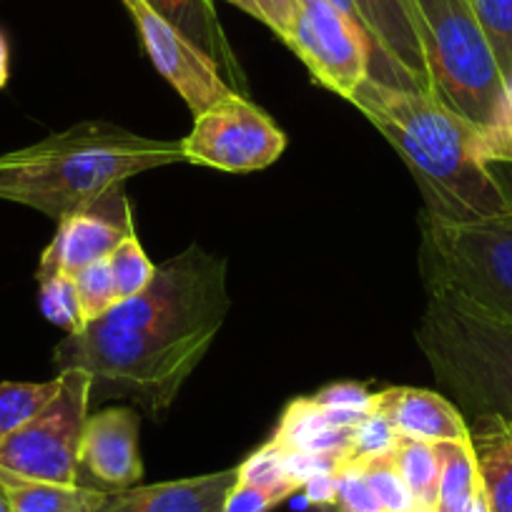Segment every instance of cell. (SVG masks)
I'll return each instance as SVG.
<instances>
[{
    "instance_id": "277c9868",
    "label": "cell",
    "mask_w": 512,
    "mask_h": 512,
    "mask_svg": "<svg viewBox=\"0 0 512 512\" xmlns=\"http://www.w3.org/2000/svg\"><path fill=\"white\" fill-rule=\"evenodd\" d=\"M417 344L437 382L472 417L512 427V319L440 282H427Z\"/></svg>"
},
{
    "instance_id": "44dd1931",
    "label": "cell",
    "mask_w": 512,
    "mask_h": 512,
    "mask_svg": "<svg viewBox=\"0 0 512 512\" xmlns=\"http://www.w3.org/2000/svg\"><path fill=\"white\" fill-rule=\"evenodd\" d=\"M392 457L397 462L402 480L410 487L415 505L420 512H437V495H440V457L435 445L410 437L397 435Z\"/></svg>"
},
{
    "instance_id": "ac0fdd59",
    "label": "cell",
    "mask_w": 512,
    "mask_h": 512,
    "mask_svg": "<svg viewBox=\"0 0 512 512\" xmlns=\"http://www.w3.org/2000/svg\"><path fill=\"white\" fill-rule=\"evenodd\" d=\"M149 3L166 21L174 23L186 38H191L201 51L214 58L229 86L236 83L239 93L246 91V78L229 41H226V33L221 28L219 16H216L214 0H149Z\"/></svg>"
},
{
    "instance_id": "1f68e13d",
    "label": "cell",
    "mask_w": 512,
    "mask_h": 512,
    "mask_svg": "<svg viewBox=\"0 0 512 512\" xmlns=\"http://www.w3.org/2000/svg\"><path fill=\"white\" fill-rule=\"evenodd\" d=\"M226 3H231L239 11H244L246 16L264 23L269 31L277 33V38L287 43L289 33H292L297 0H226Z\"/></svg>"
},
{
    "instance_id": "ba28073f",
    "label": "cell",
    "mask_w": 512,
    "mask_h": 512,
    "mask_svg": "<svg viewBox=\"0 0 512 512\" xmlns=\"http://www.w3.org/2000/svg\"><path fill=\"white\" fill-rule=\"evenodd\" d=\"M181 149L186 164L211 166L226 174H251L279 161L287 149V134L244 93L231 91L194 116Z\"/></svg>"
},
{
    "instance_id": "7c38bea8",
    "label": "cell",
    "mask_w": 512,
    "mask_h": 512,
    "mask_svg": "<svg viewBox=\"0 0 512 512\" xmlns=\"http://www.w3.org/2000/svg\"><path fill=\"white\" fill-rule=\"evenodd\" d=\"M81 472L103 490H126L144 477L139 455V415L131 407H108L88 415L81 437Z\"/></svg>"
},
{
    "instance_id": "e0dca14e",
    "label": "cell",
    "mask_w": 512,
    "mask_h": 512,
    "mask_svg": "<svg viewBox=\"0 0 512 512\" xmlns=\"http://www.w3.org/2000/svg\"><path fill=\"white\" fill-rule=\"evenodd\" d=\"M0 490L11 512H103L113 490L31 480L0 467Z\"/></svg>"
},
{
    "instance_id": "3957f363",
    "label": "cell",
    "mask_w": 512,
    "mask_h": 512,
    "mask_svg": "<svg viewBox=\"0 0 512 512\" xmlns=\"http://www.w3.org/2000/svg\"><path fill=\"white\" fill-rule=\"evenodd\" d=\"M184 161L181 141L149 139L106 121L76 123L0 156V199L61 221L81 211L128 204L123 186L131 176Z\"/></svg>"
},
{
    "instance_id": "83f0119b",
    "label": "cell",
    "mask_w": 512,
    "mask_h": 512,
    "mask_svg": "<svg viewBox=\"0 0 512 512\" xmlns=\"http://www.w3.org/2000/svg\"><path fill=\"white\" fill-rule=\"evenodd\" d=\"M73 282H76L78 302H81L86 322H96V319H101L103 314L111 312L118 304L116 284H113L108 259H101V262H93L88 267H83L81 272L73 274Z\"/></svg>"
},
{
    "instance_id": "f546056e",
    "label": "cell",
    "mask_w": 512,
    "mask_h": 512,
    "mask_svg": "<svg viewBox=\"0 0 512 512\" xmlns=\"http://www.w3.org/2000/svg\"><path fill=\"white\" fill-rule=\"evenodd\" d=\"M334 482H337V497H334L337 512H384L357 462L344 460L334 470Z\"/></svg>"
},
{
    "instance_id": "5bb4252c",
    "label": "cell",
    "mask_w": 512,
    "mask_h": 512,
    "mask_svg": "<svg viewBox=\"0 0 512 512\" xmlns=\"http://www.w3.org/2000/svg\"><path fill=\"white\" fill-rule=\"evenodd\" d=\"M369 410L382 415L400 437L430 442H467L470 425L447 397L420 387H387L374 392Z\"/></svg>"
},
{
    "instance_id": "8fae6325",
    "label": "cell",
    "mask_w": 512,
    "mask_h": 512,
    "mask_svg": "<svg viewBox=\"0 0 512 512\" xmlns=\"http://www.w3.org/2000/svg\"><path fill=\"white\" fill-rule=\"evenodd\" d=\"M382 58L379 83L432 93L410 0H354Z\"/></svg>"
},
{
    "instance_id": "5b68a950",
    "label": "cell",
    "mask_w": 512,
    "mask_h": 512,
    "mask_svg": "<svg viewBox=\"0 0 512 512\" xmlns=\"http://www.w3.org/2000/svg\"><path fill=\"white\" fill-rule=\"evenodd\" d=\"M425 51L432 96L487 126L505 91L490 41L470 0H410Z\"/></svg>"
},
{
    "instance_id": "7402d4cb",
    "label": "cell",
    "mask_w": 512,
    "mask_h": 512,
    "mask_svg": "<svg viewBox=\"0 0 512 512\" xmlns=\"http://www.w3.org/2000/svg\"><path fill=\"white\" fill-rule=\"evenodd\" d=\"M61 379L51 382H0V442L21 430L56 397Z\"/></svg>"
},
{
    "instance_id": "4316f807",
    "label": "cell",
    "mask_w": 512,
    "mask_h": 512,
    "mask_svg": "<svg viewBox=\"0 0 512 512\" xmlns=\"http://www.w3.org/2000/svg\"><path fill=\"white\" fill-rule=\"evenodd\" d=\"M236 480L246 482V485L282 490L287 492V495H294V492L299 490V485L289 477L287 472L284 450L272 440H269L264 447H259L254 455H249L239 467H236Z\"/></svg>"
},
{
    "instance_id": "cb8c5ba5",
    "label": "cell",
    "mask_w": 512,
    "mask_h": 512,
    "mask_svg": "<svg viewBox=\"0 0 512 512\" xmlns=\"http://www.w3.org/2000/svg\"><path fill=\"white\" fill-rule=\"evenodd\" d=\"M357 465L364 472V477H367L369 487L374 490L384 512H420L410 487L405 485L400 470H397L392 450L382 452V455L364 457V460H357Z\"/></svg>"
},
{
    "instance_id": "2e32d148",
    "label": "cell",
    "mask_w": 512,
    "mask_h": 512,
    "mask_svg": "<svg viewBox=\"0 0 512 512\" xmlns=\"http://www.w3.org/2000/svg\"><path fill=\"white\" fill-rule=\"evenodd\" d=\"M470 447L490 512H512V427L500 417H475Z\"/></svg>"
},
{
    "instance_id": "9a60e30c",
    "label": "cell",
    "mask_w": 512,
    "mask_h": 512,
    "mask_svg": "<svg viewBox=\"0 0 512 512\" xmlns=\"http://www.w3.org/2000/svg\"><path fill=\"white\" fill-rule=\"evenodd\" d=\"M236 467L186 480L113 490L103 512H224Z\"/></svg>"
},
{
    "instance_id": "d4e9b609",
    "label": "cell",
    "mask_w": 512,
    "mask_h": 512,
    "mask_svg": "<svg viewBox=\"0 0 512 512\" xmlns=\"http://www.w3.org/2000/svg\"><path fill=\"white\" fill-rule=\"evenodd\" d=\"M41 287V312L56 327L66 329L68 334H78L86 329V317H83L81 302H78L76 282L63 272L38 277Z\"/></svg>"
},
{
    "instance_id": "f1b7e54d",
    "label": "cell",
    "mask_w": 512,
    "mask_h": 512,
    "mask_svg": "<svg viewBox=\"0 0 512 512\" xmlns=\"http://www.w3.org/2000/svg\"><path fill=\"white\" fill-rule=\"evenodd\" d=\"M482 146L492 166L512 171V76L505 81V91L490 123L482 126Z\"/></svg>"
},
{
    "instance_id": "30bf717a",
    "label": "cell",
    "mask_w": 512,
    "mask_h": 512,
    "mask_svg": "<svg viewBox=\"0 0 512 512\" xmlns=\"http://www.w3.org/2000/svg\"><path fill=\"white\" fill-rule=\"evenodd\" d=\"M121 3L136 23V31L156 71L184 98L194 116L234 91L214 58L201 51L191 38H186L174 23L166 21L156 8H151L149 0H121Z\"/></svg>"
},
{
    "instance_id": "4fadbf2b",
    "label": "cell",
    "mask_w": 512,
    "mask_h": 512,
    "mask_svg": "<svg viewBox=\"0 0 512 512\" xmlns=\"http://www.w3.org/2000/svg\"><path fill=\"white\" fill-rule=\"evenodd\" d=\"M134 229V216L131 206H103V209L81 211L58 221V229L48 249L43 251L41 264H38V277L63 272L73 277L83 267L93 262L108 259Z\"/></svg>"
},
{
    "instance_id": "8992f818",
    "label": "cell",
    "mask_w": 512,
    "mask_h": 512,
    "mask_svg": "<svg viewBox=\"0 0 512 512\" xmlns=\"http://www.w3.org/2000/svg\"><path fill=\"white\" fill-rule=\"evenodd\" d=\"M425 282H440L512 319V214L495 219H422Z\"/></svg>"
},
{
    "instance_id": "ffe728a7",
    "label": "cell",
    "mask_w": 512,
    "mask_h": 512,
    "mask_svg": "<svg viewBox=\"0 0 512 512\" xmlns=\"http://www.w3.org/2000/svg\"><path fill=\"white\" fill-rule=\"evenodd\" d=\"M440 457V495L437 512H472L480 477H477L475 455L467 442H437Z\"/></svg>"
},
{
    "instance_id": "9c48e42d",
    "label": "cell",
    "mask_w": 512,
    "mask_h": 512,
    "mask_svg": "<svg viewBox=\"0 0 512 512\" xmlns=\"http://www.w3.org/2000/svg\"><path fill=\"white\" fill-rule=\"evenodd\" d=\"M287 46L302 58L314 81L344 101L379 73L372 36L329 0H297Z\"/></svg>"
},
{
    "instance_id": "836d02e7",
    "label": "cell",
    "mask_w": 512,
    "mask_h": 512,
    "mask_svg": "<svg viewBox=\"0 0 512 512\" xmlns=\"http://www.w3.org/2000/svg\"><path fill=\"white\" fill-rule=\"evenodd\" d=\"M312 400L317 405L329 407V410H342V412H372L369 410V402H372V395L364 390L362 384L354 382H339L329 384L324 390H319L317 395H312Z\"/></svg>"
},
{
    "instance_id": "6da1fadb",
    "label": "cell",
    "mask_w": 512,
    "mask_h": 512,
    "mask_svg": "<svg viewBox=\"0 0 512 512\" xmlns=\"http://www.w3.org/2000/svg\"><path fill=\"white\" fill-rule=\"evenodd\" d=\"M229 307L226 259L194 244L156 267L139 297L68 334L53 364L58 372L91 374L93 392L116 390L151 415H164L214 344Z\"/></svg>"
},
{
    "instance_id": "603a6c76",
    "label": "cell",
    "mask_w": 512,
    "mask_h": 512,
    "mask_svg": "<svg viewBox=\"0 0 512 512\" xmlns=\"http://www.w3.org/2000/svg\"><path fill=\"white\" fill-rule=\"evenodd\" d=\"M108 264H111L118 302L139 297V294L149 287L151 279H154L156 274V267L151 264L149 256H146L136 231L123 236L121 244H118L116 249L111 251V256H108Z\"/></svg>"
},
{
    "instance_id": "4dcf8cb0",
    "label": "cell",
    "mask_w": 512,
    "mask_h": 512,
    "mask_svg": "<svg viewBox=\"0 0 512 512\" xmlns=\"http://www.w3.org/2000/svg\"><path fill=\"white\" fill-rule=\"evenodd\" d=\"M397 432L392 430L390 422L377 412H369L357 427H352V440H349V462L364 460V457L382 455L395 447Z\"/></svg>"
},
{
    "instance_id": "8d00e7d4",
    "label": "cell",
    "mask_w": 512,
    "mask_h": 512,
    "mask_svg": "<svg viewBox=\"0 0 512 512\" xmlns=\"http://www.w3.org/2000/svg\"><path fill=\"white\" fill-rule=\"evenodd\" d=\"M0 512H11L8 510V500H6V495H3V490H0Z\"/></svg>"
},
{
    "instance_id": "e575fe53",
    "label": "cell",
    "mask_w": 512,
    "mask_h": 512,
    "mask_svg": "<svg viewBox=\"0 0 512 512\" xmlns=\"http://www.w3.org/2000/svg\"><path fill=\"white\" fill-rule=\"evenodd\" d=\"M307 492V500L317 507H334V497H337V482H334V472H324V475L312 477L304 482L302 487Z\"/></svg>"
},
{
    "instance_id": "d6986e66",
    "label": "cell",
    "mask_w": 512,
    "mask_h": 512,
    "mask_svg": "<svg viewBox=\"0 0 512 512\" xmlns=\"http://www.w3.org/2000/svg\"><path fill=\"white\" fill-rule=\"evenodd\" d=\"M349 440H352V430L332 425L327 412L312 397L294 400L284 410L282 422L272 437V442H277L284 450L324 455L339 462L349 457Z\"/></svg>"
},
{
    "instance_id": "d590c367",
    "label": "cell",
    "mask_w": 512,
    "mask_h": 512,
    "mask_svg": "<svg viewBox=\"0 0 512 512\" xmlns=\"http://www.w3.org/2000/svg\"><path fill=\"white\" fill-rule=\"evenodd\" d=\"M8 76H11V51H8L6 36L0 33V88L6 86Z\"/></svg>"
},
{
    "instance_id": "7a4b0ae2",
    "label": "cell",
    "mask_w": 512,
    "mask_h": 512,
    "mask_svg": "<svg viewBox=\"0 0 512 512\" xmlns=\"http://www.w3.org/2000/svg\"><path fill=\"white\" fill-rule=\"evenodd\" d=\"M349 103L410 166L425 196V214L455 224L512 214V176L487 161L482 126L432 93L372 78L352 93Z\"/></svg>"
},
{
    "instance_id": "d6a6232c",
    "label": "cell",
    "mask_w": 512,
    "mask_h": 512,
    "mask_svg": "<svg viewBox=\"0 0 512 512\" xmlns=\"http://www.w3.org/2000/svg\"><path fill=\"white\" fill-rule=\"evenodd\" d=\"M287 492L282 490H269V487L259 485H246V482H234L224 502V512H269L277 505H282Z\"/></svg>"
},
{
    "instance_id": "52a82bcc",
    "label": "cell",
    "mask_w": 512,
    "mask_h": 512,
    "mask_svg": "<svg viewBox=\"0 0 512 512\" xmlns=\"http://www.w3.org/2000/svg\"><path fill=\"white\" fill-rule=\"evenodd\" d=\"M58 379L61 387L56 397L21 430L0 442V467L31 480L83 485L78 452L93 379L83 369H63Z\"/></svg>"
},
{
    "instance_id": "484cf974",
    "label": "cell",
    "mask_w": 512,
    "mask_h": 512,
    "mask_svg": "<svg viewBox=\"0 0 512 512\" xmlns=\"http://www.w3.org/2000/svg\"><path fill=\"white\" fill-rule=\"evenodd\" d=\"M502 76H512V0H470Z\"/></svg>"
}]
</instances>
